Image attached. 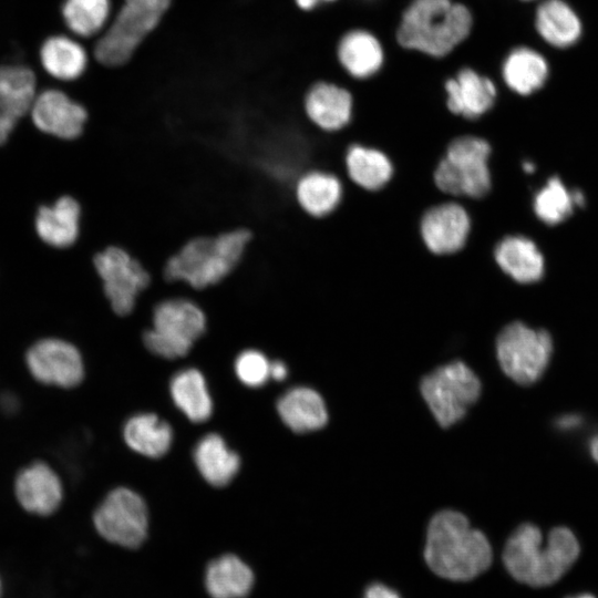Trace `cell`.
<instances>
[{"mask_svg":"<svg viewBox=\"0 0 598 598\" xmlns=\"http://www.w3.org/2000/svg\"><path fill=\"white\" fill-rule=\"evenodd\" d=\"M492 557L488 539L473 528L463 514L446 509L432 517L424 559L434 574L448 580L466 581L485 571Z\"/></svg>","mask_w":598,"mask_h":598,"instance_id":"cell-1","label":"cell"},{"mask_svg":"<svg viewBox=\"0 0 598 598\" xmlns=\"http://www.w3.org/2000/svg\"><path fill=\"white\" fill-rule=\"evenodd\" d=\"M251 237L248 228L193 237L168 258L163 279L193 291L214 287L237 268Z\"/></svg>","mask_w":598,"mask_h":598,"instance_id":"cell-2","label":"cell"},{"mask_svg":"<svg viewBox=\"0 0 598 598\" xmlns=\"http://www.w3.org/2000/svg\"><path fill=\"white\" fill-rule=\"evenodd\" d=\"M579 543L567 527H555L543 545L540 529L525 523L506 542L503 560L508 573L518 581L543 587L557 581L576 561Z\"/></svg>","mask_w":598,"mask_h":598,"instance_id":"cell-3","label":"cell"},{"mask_svg":"<svg viewBox=\"0 0 598 598\" xmlns=\"http://www.w3.org/2000/svg\"><path fill=\"white\" fill-rule=\"evenodd\" d=\"M473 16L454 0H412L400 18L395 39L403 49L441 59L471 33Z\"/></svg>","mask_w":598,"mask_h":598,"instance_id":"cell-4","label":"cell"},{"mask_svg":"<svg viewBox=\"0 0 598 598\" xmlns=\"http://www.w3.org/2000/svg\"><path fill=\"white\" fill-rule=\"evenodd\" d=\"M492 153L489 141L481 135L456 136L434 169L435 186L447 199L486 197L493 187Z\"/></svg>","mask_w":598,"mask_h":598,"instance_id":"cell-5","label":"cell"},{"mask_svg":"<svg viewBox=\"0 0 598 598\" xmlns=\"http://www.w3.org/2000/svg\"><path fill=\"white\" fill-rule=\"evenodd\" d=\"M151 326L143 332L145 348L164 359L186 355L207 331L208 317L203 306L188 295L159 299L151 311Z\"/></svg>","mask_w":598,"mask_h":598,"instance_id":"cell-6","label":"cell"},{"mask_svg":"<svg viewBox=\"0 0 598 598\" xmlns=\"http://www.w3.org/2000/svg\"><path fill=\"white\" fill-rule=\"evenodd\" d=\"M172 1L122 0L120 9L95 42V60L107 68L127 63L158 27Z\"/></svg>","mask_w":598,"mask_h":598,"instance_id":"cell-7","label":"cell"},{"mask_svg":"<svg viewBox=\"0 0 598 598\" xmlns=\"http://www.w3.org/2000/svg\"><path fill=\"white\" fill-rule=\"evenodd\" d=\"M553 349L551 336L546 330L522 321L505 326L496 339V355L502 370L520 385H530L543 377Z\"/></svg>","mask_w":598,"mask_h":598,"instance_id":"cell-8","label":"cell"},{"mask_svg":"<svg viewBox=\"0 0 598 598\" xmlns=\"http://www.w3.org/2000/svg\"><path fill=\"white\" fill-rule=\"evenodd\" d=\"M93 266L113 313L121 318L131 316L152 282L150 271L128 250L117 245L97 251Z\"/></svg>","mask_w":598,"mask_h":598,"instance_id":"cell-9","label":"cell"},{"mask_svg":"<svg viewBox=\"0 0 598 598\" xmlns=\"http://www.w3.org/2000/svg\"><path fill=\"white\" fill-rule=\"evenodd\" d=\"M96 534L110 545L136 550L148 538L150 515L145 501L135 491H111L93 513Z\"/></svg>","mask_w":598,"mask_h":598,"instance_id":"cell-10","label":"cell"},{"mask_svg":"<svg viewBox=\"0 0 598 598\" xmlns=\"http://www.w3.org/2000/svg\"><path fill=\"white\" fill-rule=\"evenodd\" d=\"M481 389L477 375L461 361L437 368L421 383L422 395L443 427L464 416L467 408L478 399Z\"/></svg>","mask_w":598,"mask_h":598,"instance_id":"cell-11","label":"cell"},{"mask_svg":"<svg viewBox=\"0 0 598 598\" xmlns=\"http://www.w3.org/2000/svg\"><path fill=\"white\" fill-rule=\"evenodd\" d=\"M419 228L430 252L448 256L461 251L467 244L472 218L463 203L447 199L429 207L421 216Z\"/></svg>","mask_w":598,"mask_h":598,"instance_id":"cell-12","label":"cell"},{"mask_svg":"<svg viewBox=\"0 0 598 598\" xmlns=\"http://www.w3.org/2000/svg\"><path fill=\"white\" fill-rule=\"evenodd\" d=\"M25 363L32 377L48 385L73 388L84 377L80 351L72 343L45 338L33 343L25 353Z\"/></svg>","mask_w":598,"mask_h":598,"instance_id":"cell-13","label":"cell"},{"mask_svg":"<svg viewBox=\"0 0 598 598\" xmlns=\"http://www.w3.org/2000/svg\"><path fill=\"white\" fill-rule=\"evenodd\" d=\"M30 113L39 131L64 142L80 138L90 120L89 109L59 89L37 94Z\"/></svg>","mask_w":598,"mask_h":598,"instance_id":"cell-14","label":"cell"},{"mask_svg":"<svg viewBox=\"0 0 598 598\" xmlns=\"http://www.w3.org/2000/svg\"><path fill=\"white\" fill-rule=\"evenodd\" d=\"M301 105L305 116L315 127L331 134L351 123L354 95L339 83L321 80L306 90Z\"/></svg>","mask_w":598,"mask_h":598,"instance_id":"cell-15","label":"cell"},{"mask_svg":"<svg viewBox=\"0 0 598 598\" xmlns=\"http://www.w3.org/2000/svg\"><path fill=\"white\" fill-rule=\"evenodd\" d=\"M442 90L447 111L468 122H474L486 114L497 97L494 82L466 66L448 76Z\"/></svg>","mask_w":598,"mask_h":598,"instance_id":"cell-16","label":"cell"},{"mask_svg":"<svg viewBox=\"0 0 598 598\" xmlns=\"http://www.w3.org/2000/svg\"><path fill=\"white\" fill-rule=\"evenodd\" d=\"M37 96V78L21 64L0 65V145L18 122L31 111Z\"/></svg>","mask_w":598,"mask_h":598,"instance_id":"cell-17","label":"cell"},{"mask_svg":"<svg viewBox=\"0 0 598 598\" xmlns=\"http://www.w3.org/2000/svg\"><path fill=\"white\" fill-rule=\"evenodd\" d=\"M83 207L78 198L63 194L50 205L39 207L34 227L48 246L66 250L75 246L82 233Z\"/></svg>","mask_w":598,"mask_h":598,"instance_id":"cell-18","label":"cell"},{"mask_svg":"<svg viewBox=\"0 0 598 598\" xmlns=\"http://www.w3.org/2000/svg\"><path fill=\"white\" fill-rule=\"evenodd\" d=\"M14 493L22 508L38 516L53 514L63 498L60 477L44 462H34L19 472Z\"/></svg>","mask_w":598,"mask_h":598,"instance_id":"cell-19","label":"cell"},{"mask_svg":"<svg viewBox=\"0 0 598 598\" xmlns=\"http://www.w3.org/2000/svg\"><path fill=\"white\" fill-rule=\"evenodd\" d=\"M255 582L251 566L231 551L212 558L204 570V588L210 598H247Z\"/></svg>","mask_w":598,"mask_h":598,"instance_id":"cell-20","label":"cell"},{"mask_svg":"<svg viewBox=\"0 0 598 598\" xmlns=\"http://www.w3.org/2000/svg\"><path fill=\"white\" fill-rule=\"evenodd\" d=\"M499 270L518 283H534L545 274V260L537 245L523 235H507L493 249Z\"/></svg>","mask_w":598,"mask_h":598,"instance_id":"cell-21","label":"cell"},{"mask_svg":"<svg viewBox=\"0 0 598 598\" xmlns=\"http://www.w3.org/2000/svg\"><path fill=\"white\" fill-rule=\"evenodd\" d=\"M337 58L350 78L364 81L380 72L385 56L383 45L375 34L365 29H352L340 38Z\"/></svg>","mask_w":598,"mask_h":598,"instance_id":"cell-22","label":"cell"},{"mask_svg":"<svg viewBox=\"0 0 598 598\" xmlns=\"http://www.w3.org/2000/svg\"><path fill=\"white\" fill-rule=\"evenodd\" d=\"M293 196L307 215L323 218L339 207L343 197V183L331 172L309 169L296 181Z\"/></svg>","mask_w":598,"mask_h":598,"instance_id":"cell-23","label":"cell"},{"mask_svg":"<svg viewBox=\"0 0 598 598\" xmlns=\"http://www.w3.org/2000/svg\"><path fill=\"white\" fill-rule=\"evenodd\" d=\"M348 179L368 192L384 188L394 175V165L382 150L364 144H351L344 155Z\"/></svg>","mask_w":598,"mask_h":598,"instance_id":"cell-24","label":"cell"},{"mask_svg":"<svg viewBox=\"0 0 598 598\" xmlns=\"http://www.w3.org/2000/svg\"><path fill=\"white\" fill-rule=\"evenodd\" d=\"M40 62L44 71L53 79L71 82L84 74L89 56L84 47L74 38L54 34L42 43Z\"/></svg>","mask_w":598,"mask_h":598,"instance_id":"cell-25","label":"cell"},{"mask_svg":"<svg viewBox=\"0 0 598 598\" xmlns=\"http://www.w3.org/2000/svg\"><path fill=\"white\" fill-rule=\"evenodd\" d=\"M194 462L203 478L215 487L228 485L240 467L238 454L217 433L206 434L197 442Z\"/></svg>","mask_w":598,"mask_h":598,"instance_id":"cell-26","label":"cell"},{"mask_svg":"<svg viewBox=\"0 0 598 598\" xmlns=\"http://www.w3.org/2000/svg\"><path fill=\"white\" fill-rule=\"evenodd\" d=\"M282 422L293 432L303 433L326 425L328 413L320 394L305 386L287 391L277 403Z\"/></svg>","mask_w":598,"mask_h":598,"instance_id":"cell-27","label":"cell"},{"mask_svg":"<svg viewBox=\"0 0 598 598\" xmlns=\"http://www.w3.org/2000/svg\"><path fill=\"white\" fill-rule=\"evenodd\" d=\"M173 436L172 426L154 413L135 414L123 427L126 445L151 458L165 455L172 446Z\"/></svg>","mask_w":598,"mask_h":598,"instance_id":"cell-28","label":"cell"},{"mask_svg":"<svg viewBox=\"0 0 598 598\" xmlns=\"http://www.w3.org/2000/svg\"><path fill=\"white\" fill-rule=\"evenodd\" d=\"M169 392L174 404L194 423L207 421L213 401L203 373L194 368L178 371L171 380Z\"/></svg>","mask_w":598,"mask_h":598,"instance_id":"cell-29","label":"cell"},{"mask_svg":"<svg viewBox=\"0 0 598 598\" xmlns=\"http://www.w3.org/2000/svg\"><path fill=\"white\" fill-rule=\"evenodd\" d=\"M547 64L537 52L520 48L514 50L503 64L506 85L514 92L528 95L538 90L547 78Z\"/></svg>","mask_w":598,"mask_h":598,"instance_id":"cell-30","label":"cell"},{"mask_svg":"<svg viewBox=\"0 0 598 598\" xmlns=\"http://www.w3.org/2000/svg\"><path fill=\"white\" fill-rule=\"evenodd\" d=\"M539 34L555 47H568L580 35V22L571 8L561 0H547L536 13Z\"/></svg>","mask_w":598,"mask_h":598,"instance_id":"cell-31","label":"cell"},{"mask_svg":"<svg viewBox=\"0 0 598 598\" xmlns=\"http://www.w3.org/2000/svg\"><path fill=\"white\" fill-rule=\"evenodd\" d=\"M61 14L73 35L100 37L112 19V0H64Z\"/></svg>","mask_w":598,"mask_h":598,"instance_id":"cell-32","label":"cell"},{"mask_svg":"<svg viewBox=\"0 0 598 598\" xmlns=\"http://www.w3.org/2000/svg\"><path fill=\"white\" fill-rule=\"evenodd\" d=\"M575 207L571 190L569 192L558 176H551L537 190L533 200L534 213L547 225H557L566 220Z\"/></svg>","mask_w":598,"mask_h":598,"instance_id":"cell-33","label":"cell"},{"mask_svg":"<svg viewBox=\"0 0 598 598\" xmlns=\"http://www.w3.org/2000/svg\"><path fill=\"white\" fill-rule=\"evenodd\" d=\"M235 373L243 384L259 388L270 378V362L260 351L245 350L235 361Z\"/></svg>","mask_w":598,"mask_h":598,"instance_id":"cell-34","label":"cell"},{"mask_svg":"<svg viewBox=\"0 0 598 598\" xmlns=\"http://www.w3.org/2000/svg\"><path fill=\"white\" fill-rule=\"evenodd\" d=\"M582 425V416L575 413L563 414L555 420V427L565 433L575 432Z\"/></svg>","mask_w":598,"mask_h":598,"instance_id":"cell-35","label":"cell"},{"mask_svg":"<svg viewBox=\"0 0 598 598\" xmlns=\"http://www.w3.org/2000/svg\"><path fill=\"white\" fill-rule=\"evenodd\" d=\"M20 409L19 398L9 391L0 393V410L7 415L17 413Z\"/></svg>","mask_w":598,"mask_h":598,"instance_id":"cell-36","label":"cell"},{"mask_svg":"<svg viewBox=\"0 0 598 598\" xmlns=\"http://www.w3.org/2000/svg\"><path fill=\"white\" fill-rule=\"evenodd\" d=\"M363 598H400V596L382 584H372L364 592Z\"/></svg>","mask_w":598,"mask_h":598,"instance_id":"cell-37","label":"cell"},{"mask_svg":"<svg viewBox=\"0 0 598 598\" xmlns=\"http://www.w3.org/2000/svg\"><path fill=\"white\" fill-rule=\"evenodd\" d=\"M288 374L286 364L281 361L270 362V378L276 381H282Z\"/></svg>","mask_w":598,"mask_h":598,"instance_id":"cell-38","label":"cell"},{"mask_svg":"<svg viewBox=\"0 0 598 598\" xmlns=\"http://www.w3.org/2000/svg\"><path fill=\"white\" fill-rule=\"evenodd\" d=\"M297 7L303 11H310L318 7L320 3L332 2L336 0H293Z\"/></svg>","mask_w":598,"mask_h":598,"instance_id":"cell-39","label":"cell"},{"mask_svg":"<svg viewBox=\"0 0 598 598\" xmlns=\"http://www.w3.org/2000/svg\"><path fill=\"white\" fill-rule=\"evenodd\" d=\"M588 451L591 458L598 463V433L590 437L588 442Z\"/></svg>","mask_w":598,"mask_h":598,"instance_id":"cell-40","label":"cell"},{"mask_svg":"<svg viewBox=\"0 0 598 598\" xmlns=\"http://www.w3.org/2000/svg\"><path fill=\"white\" fill-rule=\"evenodd\" d=\"M573 200L575 206H584L585 205V195L580 189H574L571 192Z\"/></svg>","mask_w":598,"mask_h":598,"instance_id":"cell-41","label":"cell"},{"mask_svg":"<svg viewBox=\"0 0 598 598\" xmlns=\"http://www.w3.org/2000/svg\"><path fill=\"white\" fill-rule=\"evenodd\" d=\"M522 167L525 173H533L535 171V165L529 161H525Z\"/></svg>","mask_w":598,"mask_h":598,"instance_id":"cell-42","label":"cell"},{"mask_svg":"<svg viewBox=\"0 0 598 598\" xmlns=\"http://www.w3.org/2000/svg\"><path fill=\"white\" fill-rule=\"evenodd\" d=\"M569 598H595V597L592 595H590V594H582V595H577V596L569 597Z\"/></svg>","mask_w":598,"mask_h":598,"instance_id":"cell-43","label":"cell"},{"mask_svg":"<svg viewBox=\"0 0 598 598\" xmlns=\"http://www.w3.org/2000/svg\"><path fill=\"white\" fill-rule=\"evenodd\" d=\"M2 592H3V584H2V579L0 577V598L2 596Z\"/></svg>","mask_w":598,"mask_h":598,"instance_id":"cell-44","label":"cell"}]
</instances>
